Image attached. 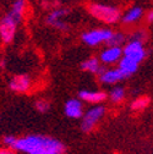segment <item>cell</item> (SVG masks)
<instances>
[{
  "label": "cell",
  "instance_id": "3957f363",
  "mask_svg": "<svg viewBox=\"0 0 153 154\" xmlns=\"http://www.w3.org/2000/svg\"><path fill=\"white\" fill-rule=\"evenodd\" d=\"M114 31L110 28H93L81 34V41L88 47H97L99 44H107Z\"/></svg>",
  "mask_w": 153,
  "mask_h": 154
},
{
  "label": "cell",
  "instance_id": "4fadbf2b",
  "mask_svg": "<svg viewBox=\"0 0 153 154\" xmlns=\"http://www.w3.org/2000/svg\"><path fill=\"white\" fill-rule=\"evenodd\" d=\"M139 65H140L139 63H136L135 60H132L130 57L124 56V55L121 56V59L118 63V67L123 72V75L125 76V79L132 76L133 73H136L139 70Z\"/></svg>",
  "mask_w": 153,
  "mask_h": 154
},
{
  "label": "cell",
  "instance_id": "8fae6325",
  "mask_svg": "<svg viewBox=\"0 0 153 154\" xmlns=\"http://www.w3.org/2000/svg\"><path fill=\"white\" fill-rule=\"evenodd\" d=\"M64 112L69 119H81L85 112L82 100L79 98L69 99L64 105Z\"/></svg>",
  "mask_w": 153,
  "mask_h": 154
},
{
  "label": "cell",
  "instance_id": "9a60e30c",
  "mask_svg": "<svg viewBox=\"0 0 153 154\" xmlns=\"http://www.w3.org/2000/svg\"><path fill=\"white\" fill-rule=\"evenodd\" d=\"M27 9V0H12V4L8 14H10L18 22L23 20L25 11Z\"/></svg>",
  "mask_w": 153,
  "mask_h": 154
},
{
  "label": "cell",
  "instance_id": "5bb4252c",
  "mask_svg": "<svg viewBox=\"0 0 153 154\" xmlns=\"http://www.w3.org/2000/svg\"><path fill=\"white\" fill-rule=\"evenodd\" d=\"M81 70L82 71H86V72H89V73H93V75H99L104 67L102 66V63L99 60V57H95V56H91L88 59L83 60L81 63Z\"/></svg>",
  "mask_w": 153,
  "mask_h": 154
},
{
  "label": "cell",
  "instance_id": "d4e9b609",
  "mask_svg": "<svg viewBox=\"0 0 153 154\" xmlns=\"http://www.w3.org/2000/svg\"><path fill=\"white\" fill-rule=\"evenodd\" d=\"M0 67H2V69L5 67V61L4 60H0Z\"/></svg>",
  "mask_w": 153,
  "mask_h": 154
},
{
  "label": "cell",
  "instance_id": "7402d4cb",
  "mask_svg": "<svg viewBox=\"0 0 153 154\" xmlns=\"http://www.w3.org/2000/svg\"><path fill=\"white\" fill-rule=\"evenodd\" d=\"M16 140H17V137H15L14 134H6V136L3 138V143L5 144V147L14 148L15 143H16Z\"/></svg>",
  "mask_w": 153,
  "mask_h": 154
},
{
  "label": "cell",
  "instance_id": "44dd1931",
  "mask_svg": "<svg viewBox=\"0 0 153 154\" xmlns=\"http://www.w3.org/2000/svg\"><path fill=\"white\" fill-rule=\"evenodd\" d=\"M146 38H147V33H146L143 29H137V31L132 32V33L130 34L129 39H135V41H140V42H143V43H145Z\"/></svg>",
  "mask_w": 153,
  "mask_h": 154
},
{
  "label": "cell",
  "instance_id": "e0dca14e",
  "mask_svg": "<svg viewBox=\"0 0 153 154\" xmlns=\"http://www.w3.org/2000/svg\"><path fill=\"white\" fill-rule=\"evenodd\" d=\"M126 97V92L123 87H114L109 93V99L114 104H120Z\"/></svg>",
  "mask_w": 153,
  "mask_h": 154
},
{
  "label": "cell",
  "instance_id": "8992f818",
  "mask_svg": "<svg viewBox=\"0 0 153 154\" xmlns=\"http://www.w3.org/2000/svg\"><path fill=\"white\" fill-rule=\"evenodd\" d=\"M123 55L127 56L130 59L135 60L136 63L141 64L147 56V50L145 48L143 42L135 41V39H129L123 45Z\"/></svg>",
  "mask_w": 153,
  "mask_h": 154
},
{
  "label": "cell",
  "instance_id": "6da1fadb",
  "mask_svg": "<svg viewBox=\"0 0 153 154\" xmlns=\"http://www.w3.org/2000/svg\"><path fill=\"white\" fill-rule=\"evenodd\" d=\"M17 152L25 154H65L66 146L61 141L45 134H28L16 140Z\"/></svg>",
  "mask_w": 153,
  "mask_h": 154
},
{
  "label": "cell",
  "instance_id": "7c38bea8",
  "mask_svg": "<svg viewBox=\"0 0 153 154\" xmlns=\"http://www.w3.org/2000/svg\"><path fill=\"white\" fill-rule=\"evenodd\" d=\"M108 98V94L103 91H88L83 89L79 92V99L88 104H102Z\"/></svg>",
  "mask_w": 153,
  "mask_h": 154
},
{
  "label": "cell",
  "instance_id": "277c9868",
  "mask_svg": "<svg viewBox=\"0 0 153 154\" xmlns=\"http://www.w3.org/2000/svg\"><path fill=\"white\" fill-rule=\"evenodd\" d=\"M105 108L103 105H95L93 108H89L86 112L82 115V122H81V131L85 133H89L93 131L95 127L105 115Z\"/></svg>",
  "mask_w": 153,
  "mask_h": 154
},
{
  "label": "cell",
  "instance_id": "30bf717a",
  "mask_svg": "<svg viewBox=\"0 0 153 154\" xmlns=\"http://www.w3.org/2000/svg\"><path fill=\"white\" fill-rule=\"evenodd\" d=\"M143 15H145V11L141 6L133 5V6H130L124 14H121L120 21L126 26H131L141 21V18H143Z\"/></svg>",
  "mask_w": 153,
  "mask_h": 154
},
{
  "label": "cell",
  "instance_id": "ac0fdd59",
  "mask_svg": "<svg viewBox=\"0 0 153 154\" xmlns=\"http://www.w3.org/2000/svg\"><path fill=\"white\" fill-rule=\"evenodd\" d=\"M151 103V98L147 97V95H142V97L136 98L131 103V110L133 111H142L145 110Z\"/></svg>",
  "mask_w": 153,
  "mask_h": 154
},
{
  "label": "cell",
  "instance_id": "5b68a950",
  "mask_svg": "<svg viewBox=\"0 0 153 154\" xmlns=\"http://www.w3.org/2000/svg\"><path fill=\"white\" fill-rule=\"evenodd\" d=\"M21 22H18L10 14H6L0 18V39L4 44H10L15 39L17 27Z\"/></svg>",
  "mask_w": 153,
  "mask_h": 154
},
{
  "label": "cell",
  "instance_id": "ffe728a7",
  "mask_svg": "<svg viewBox=\"0 0 153 154\" xmlns=\"http://www.w3.org/2000/svg\"><path fill=\"white\" fill-rule=\"evenodd\" d=\"M50 106H52L50 102L47 100V99H43V98L36 100V103H34L36 110H37L38 112H41V114H47V112L50 110Z\"/></svg>",
  "mask_w": 153,
  "mask_h": 154
},
{
  "label": "cell",
  "instance_id": "7a4b0ae2",
  "mask_svg": "<svg viewBox=\"0 0 153 154\" xmlns=\"http://www.w3.org/2000/svg\"><path fill=\"white\" fill-rule=\"evenodd\" d=\"M87 11L93 18L105 25H115L121 17V11L118 6L104 3H89Z\"/></svg>",
  "mask_w": 153,
  "mask_h": 154
},
{
  "label": "cell",
  "instance_id": "ba28073f",
  "mask_svg": "<svg viewBox=\"0 0 153 154\" xmlns=\"http://www.w3.org/2000/svg\"><path fill=\"white\" fill-rule=\"evenodd\" d=\"M9 87L15 93H27L32 88V80L28 75H16L9 82Z\"/></svg>",
  "mask_w": 153,
  "mask_h": 154
},
{
  "label": "cell",
  "instance_id": "9c48e42d",
  "mask_svg": "<svg viewBox=\"0 0 153 154\" xmlns=\"http://www.w3.org/2000/svg\"><path fill=\"white\" fill-rule=\"evenodd\" d=\"M98 76H99L101 83L102 85H108V86L117 85V83H119L120 81H123L125 79V76L119 70V67H117V69H104Z\"/></svg>",
  "mask_w": 153,
  "mask_h": 154
},
{
  "label": "cell",
  "instance_id": "d6986e66",
  "mask_svg": "<svg viewBox=\"0 0 153 154\" xmlns=\"http://www.w3.org/2000/svg\"><path fill=\"white\" fill-rule=\"evenodd\" d=\"M126 43V35L123 32H113L109 42L107 45H115V47H123Z\"/></svg>",
  "mask_w": 153,
  "mask_h": 154
},
{
  "label": "cell",
  "instance_id": "2e32d148",
  "mask_svg": "<svg viewBox=\"0 0 153 154\" xmlns=\"http://www.w3.org/2000/svg\"><path fill=\"white\" fill-rule=\"evenodd\" d=\"M70 9L67 8H56L53 9L45 17V23L49 26L52 22L54 21H58V20H65V18L70 15Z\"/></svg>",
  "mask_w": 153,
  "mask_h": 154
},
{
  "label": "cell",
  "instance_id": "603a6c76",
  "mask_svg": "<svg viewBox=\"0 0 153 154\" xmlns=\"http://www.w3.org/2000/svg\"><path fill=\"white\" fill-rule=\"evenodd\" d=\"M0 154H17V150L10 147H4L0 148Z\"/></svg>",
  "mask_w": 153,
  "mask_h": 154
},
{
  "label": "cell",
  "instance_id": "52a82bcc",
  "mask_svg": "<svg viewBox=\"0 0 153 154\" xmlns=\"http://www.w3.org/2000/svg\"><path fill=\"white\" fill-rule=\"evenodd\" d=\"M123 56V47H115V45H107L101 51L99 60L104 65H114L118 64Z\"/></svg>",
  "mask_w": 153,
  "mask_h": 154
},
{
  "label": "cell",
  "instance_id": "cb8c5ba5",
  "mask_svg": "<svg viewBox=\"0 0 153 154\" xmlns=\"http://www.w3.org/2000/svg\"><path fill=\"white\" fill-rule=\"evenodd\" d=\"M143 17L146 18L147 23H153V9L148 10V11H147V12L143 15Z\"/></svg>",
  "mask_w": 153,
  "mask_h": 154
}]
</instances>
